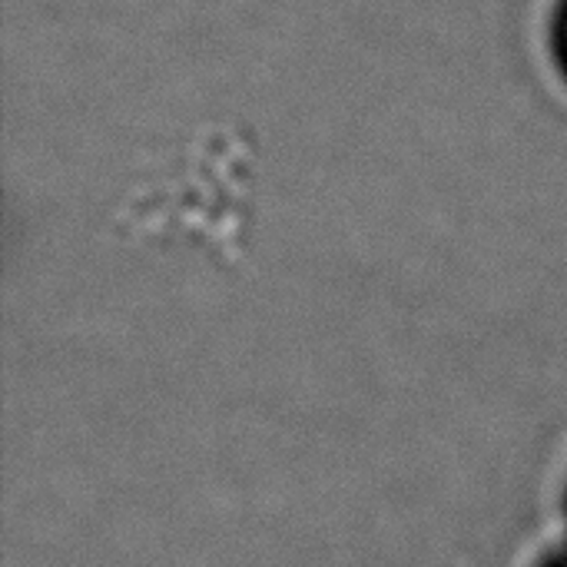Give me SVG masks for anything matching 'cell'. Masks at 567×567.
Segmentation results:
<instances>
[{
    "label": "cell",
    "mask_w": 567,
    "mask_h": 567,
    "mask_svg": "<svg viewBox=\"0 0 567 567\" xmlns=\"http://www.w3.org/2000/svg\"><path fill=\"white\" fill-rule=\"evenodd\" d=\"M565 567H567V565H565Z\"/></svg>",
    "instance_id": "1"
}]
</instances>
